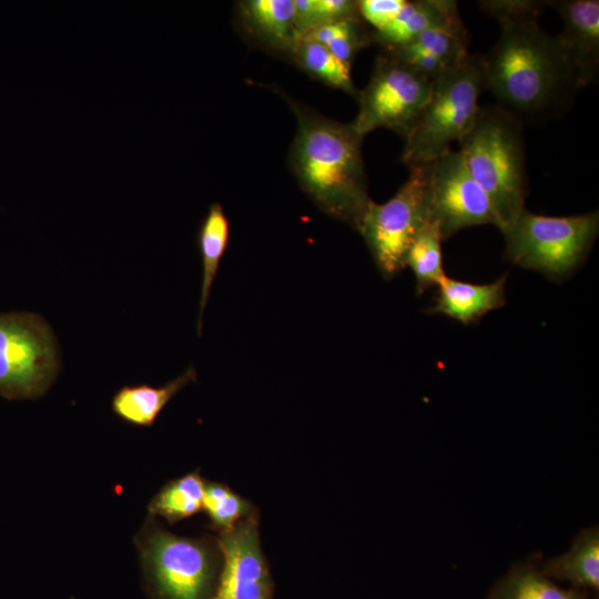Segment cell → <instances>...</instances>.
Segmentation results:
<instances>
[{
	"label": "cell",
	"mask_w": 599,
	"mask_h": 599,
	"mask_svg": "<svg viewBox=\"0 0 599 599\" xmlns=\"http://www.w3.org/2000/svg\"><path fill=\"white\" fill-rule=\"evenodd\" d=\"M304 35L324 45L349 68L358 51L372 43V32L361 18L326 23Z\"/></svg>",
	"instance_id": "603a6c76"
},
{
	"label": "cell",
	"mask_w": 599,
	"mask_h": 599,
	"mask_svg": "<svg viewBox=\"0 0 599 599\" xmlns=\"http://www.w3.org/2000/svg\"><path fill=\"white\" fill-rule=\"evenodd\" d=\"M252 506L230 487L220 483L204 484L203 509L212 525L222 532L232 529L238 521L253 515Z\"/></svg>",
	"instance_id": "484cf974"
},
{
	"label": "cell",
	"mask_w": 599,
	"mask_h": 599,
	"mask_svg": "<svg viewBox=\"0 0 599 599\" xmlns=\"http://www.w3.org/2000/svg\"><path fill=\"white\" fill-rule=\"evenodd\" d=\"M432 85L433 80L384 51L375 60L367 85L358 93L359 110L351 123L363 138L386 129L405 140L429 99Z\"/></svg>",
	"instance_id": "ba28073f"
},
{
	"label": "cell",
	"mask_w": 599,
	"mask_h": 599,
	"mask_svg": "<svg viewBox=\"0 0 599 599\" xmlns=\"http://www.w3.org/2000/svg\"><path fill=\"white\" fill-rule=\"evenodd\" d=\"M357 18V1L294 0V26L300 37L326 23Z\"/></svg>",
	"instance_id": "d4e9b609"
},
{
	"label": "cell",
	"mask_w": 599,
	"mask_h": 599,
	"mask_svg": "<svg viewBox=\"0 0 599 599\" xmlns=\"http://www.w3.org/2000/svg\"><path fill=\"white\" fill-rule=\"evenodd\" d=\"M204 483L197 473L187 474L169 483L153 498L149 510L174 524L203 508Z\"/></svg>",
	"instance_id": "44dd1931"
},
{
	"label": "cell",
	"mask_w": 599,
	"mask_h": 599,
	"mask_svg": "<svg viewBox=\"0 0 599 599\" xmlns=\"http://www.w3.org/2000/svg\"><path fill=\"white\" fill-rule=\"evenodd\" d=\"M230 241V222L221 203L210 205L196 233L197 248L202 262L201 294L196 323L197 335H202L203 315L221 260Z\"/></svg>",
	"instance_id": "e0dca14e"
},
{
	"label": "cell",
	"mask_w": 599,
	"mask_h": 599,
	"mask_svg": "<svg viewBox=\"0 0 599 599\" xmlns=\"http://www.w3.org/2000/svg\"><path fill=\"white\" fill-rule=\"evenodd\" d=\"M562 21L557 39L581 88L595 82L599 72V1H549Z\"/></svg>",
	"instance_id": "7c38bea8"
},
{
	"label": "cell",
	"mask_w": 599,
	"mask_h": 599,
	"mask_svg": "<svg viewBox=\"0 0 599 599\" xmlns=\"http://www.w3.org/2000/svg\"><path fill=\"white\" fill-rule=\"evenodd\" d=\"M224 565L219 588L211 599H268L271 578L260 546L257 520L251 515L219 541Z\"/></svg>",
	"instance_id": "8fae6325"
},
{
	"label": "cell",
	"mask_w": 599,
	"mask_h": 599,
	"mask_svg": "<svg viewBox=\"0 0 599 599\" xmlns=\"http://www.w3.org/2000/svg\"><path fill=\"white\" fill-rule=\"evenodd\" d=\"M470 38L463 20L427 30L406 43L426 51L451 68L463 62L468 52Z\"/></svg>",
	"instance_id": "cb8c5ba5"
},
{
	"label": "cell",
	"mask_w": 599,
	"mask_h": 599,
	"mask_svg": "<svg viewBox=\"0 0 599 599\" xmlns=\"http://www.w3.org/2000/svg\"><path fill=\"white\" fill-rule=\"evenodd\" d=\"M491 599H587L575 590H565L552 583L534 566L521 564L499 583Z\"/></svg>",
	"instance_id": "7402d4cb"
},
{
	"label": "cell",
	"mask_w": 599,
	"mask_h": 599,
	"mask_svg": "<svg viewBox=\"0 0 599 599\" xmlns=\"http://www.w3.org/2000/svg\"><path fill=\"white\" fill-rule=\"evenodd\" d=\"M548 577L569 580L575 586L599 587V529L593 526L581 530L569 551L549 559L542 568Z\"/></svg>",
	"instance_id": "ac0fdd59"
},
{
	"label": "cell",
	"mask_w": 599,
	"mask_h": 599,
	"mask_svg": "<svg viewBox=\"0 0 599 599\" xmlns=\"http://www.w3.org/2000/svg\"><path fill=\"white\" fill-rule=\"evenodd\" d=\"M59 370L54 334L40 315L0 314V395L8 399L42 396Z\"/></svg>",
	"instance_id": "52a82bcc"
},
{
	"label": "cell",
	"mask_w": 599,
	"mask_h": 599,
	"mask_svg": "<svg viewBox=\"0 0 599 599\" xmlns=\"http://www.w3.org/2000/svg\"><path fill=\"white\" fill-rule=\"evenodd\" d=\"M196 380L191 365L163 386H124L112 398V410L122 420L141 427L152 426L165 405L187 384Z\"/></svg>",
	"instance_id": "2e32d148"
},
{
	"label": "cell",
	"mask_w": 599,
	"mask_h": 599,
	"mask_svg": "<svg viewBox=\"0 0 599 599\" xmlns=\"http://www.w3.org/2000/svg\"><path fill=\"white\" fill-rule=\"evenodd\" d=\"M430 216L438 223L443 241L467 227L489 224L501 229L490 199L455 150L432 162Z\"/></svg>",
	"instance_id": "9c48e42d"
},
{
	"label": "cell",
	"mask_w": 599,
	"mask_h": 599,
	"mask_svg": "<svg viewBox=\"0 0 599 599\" xmlns=\"http://www.w3.org/2000/svg\"><path fill=\"white\" fill-rule=\"evenodd\" d=\"M405 2V0H361L357 1V7L362 20L377 31L395 19Z\"/></svg>",
	"instance_id": "83f0119b"
},
{
	"label": "cell",
	"mask_w": 599,
	"mask_h": 599,
	"mask_svg": "<svg viewBox=\"0 0 599 599\" xmlns=\"http://www.w3.org/2000/svg\"><path fill=\"white\" fill-rule=\"evenodd\" d=\"M297 123L288 165L303 192L332 219L356 229L372 199L363 160V140L343 123L286 99Z\"/></svg>",
	"instance_id": "7a4b0ae2"
},
{
	"label": "cell",
	"mask_w": 599,
	"mask_h": 599,
	"mask_svg": "<svg viewBox=\"0 0 599 599\" xmlns=\"http://www.w3.org/2000/svg\"><path fill=\"white\" fill-rule=\"evenodd\" d=\"M409 175L385 203L373 200L355 230L384 278L405 268L407 252L430 216L432 163L410 166Z\"/></svg>",
	"instance_id": "8992f818"
},
{
	"label": "cell",
	"mask_w": 599,
	"mask_h": 599,
	"mask_svg": "<svg viewBox=\"0 0 599 599\" xmlns=\"http://www.w3.org/2000/svg\"><path fill=\"white\" fill-rule=\"evenodd\" d=\"M439 225L429 220L410 245L405 267H409L416 283V293L437 287L446 276L443 267V243Z\"/></svg>",
	"instance_id": "ffe728a7"
},
{
	"label": "cell",
	"mask_w": 599,
	"mask_h": 599,
	"mask_svg": "<svg viewBox=\"0 0 599 599\" xmlns=\"http://www.w3.org/2000/svg\"><path fill=\"white\" fill-rule=\"evenodd\" d=\"M291 58L311 77L357 99L359 91L352 80L351 68L321 43L301 35L293 48Z\"/></svg>",
	"instance_id": "d6986e66"
},
{
	"label": "cell",
	"mask_w": 599,
	"mask_h": 599,
	"mask_svg": "<svg viewBox=\"0 0 599 599\" xmlns=\"http://www.w3.org/2000/svg\"><path fill=\"white\" fill-rule=\"evenodd\" d=\"M480 10L496 19L499 24L506 22L538 21L549 7V1L540 0H481Z\"/></svg>",
	"instance_id": "4316f807"
},
{
	"label": "cell",
	"mask_w": 599,
	"mask_h": 599,
	"mask_svg": "<svg viewBox=\"0 0 599 599\" xmlns=\"http://www.w3.org/2000/svg\"><path fill=\"white\" fill-rule=\"evenodd\" d=\"M142 551L162 599H204L212 558L202 542L155 528L148 532Z\"/></svg>",
	"instance_id": "30bf717a"
},
{
	"label": "cell",
	"mask_w": 599,
	"mask_h": 599,
	"mask_svg": "<svg viewBox=\"0 0 599 599\" xmlns=\"http://www.w3.org/2000/svg\"><path fill=\"white\" fill-rule=\"evenodd\" d=\"M244 29L266 48L291 55L300 38L294 26V0H244L237 2Z\"/></svg>",
	"instance_id": "5bb4252c"
},
{
	"label": "cell",
	"mask_w": 599,
	"mask_h": 599,
	"mask_svg": "<svg viewBox=\"0 0 599 599\" xmlns=\"http://www.w3.org/2000/svg\"><path fill=\"white\" fill-rule=\"evenodd\" d=\"M483 68L485 90L522 123L558 115L580 90L557 37L538 21L500 23Z\"/></svg>",
	"instance_id": "6da1fadb"
},
{
	"label": "cell",
	"mask_w": 599,
	"mask_h": 599,
	"mask_svg": "<svg viewBox=\"0 0 599 599\" xmlns=\"http://www.w3.org/2000/svg\"><path fill=\"white\" fill-rule=\"evenodd\" d=\"M485 91L483 57L469 54L433 80L429 99L410 134L402 161L407 167L432 163L474 126Z\"/></svg>",
	"instance_id": "277c9868"
},
{
	"label": "cell",
	"mask_w": 599,
	"mask_h": 599,
	"mask_svg": "<svg viewBox=\"0 0 599 599\" xmlns=\"http://www.w3.org/2000/svg\"><path fill=\"white\" fill-rule=\"evenodd\" d=\"M507 274L493 283L474 284L448 277L437 286L435 303L427 314H441L464 325L479 321L506 305Z\"/></svg>",
	"instance_id": "4fadbf2b"
},
{
	"label": "cell",
	"mask_w": 599,
	"mask_h": 599,
	"mask_svg": "<svg viewBox=\"0 0 599 599\" xmlns=\"http://www.w3.org/2000/svg\"><path fill=\"white\" fill-rule=\"evenodd\" d=\"M461 20L456 1H406L395 19L382 30L372 32V42L384 50L404 45L423 32Z\"/></svg>",
	"instance_id": "9a60e30c"
},
{
	"label": "cell",
	"mask_w": 599,
	"mask_h": 599,
	"mask_svg": "<svg viewBox=\"0 0 599 599\" xmlns=\"http://www.w3.org/2000/svg\"><path fill=\"white\" fill-rule=\"evenodd\" d=\"M500 232L508 261L559 283L589 255L599 234V212L549 216L525 206Z\"/></svg>",
	"instance_id": "5b68a950"
},
{
	"label": "cell",
	"mask_w": 599,
	"mask_h": 599,
	"mask_svg": "<svg viewBox=\"0 0 599 599\" xmlns=\"http://www.w3.org/2000/svg\"><path fill=\"white\" fill-rule=\"evenodd\" d=\"M459 153L490 199L501 229L524 207L528 194L524 123L500 105L480 106Z\"/></svg>",
	"instance_id": "3957f363"
}]
</instances>
